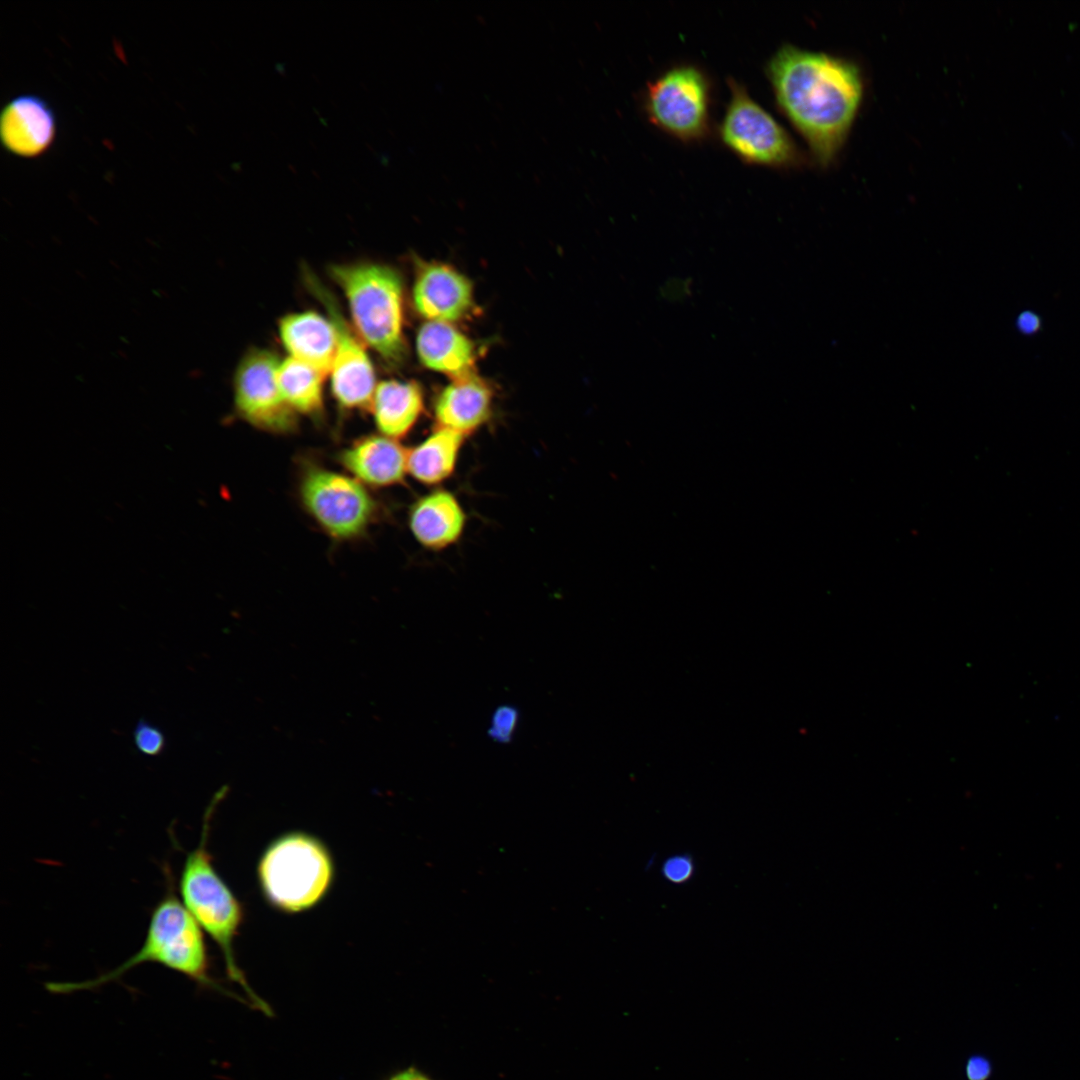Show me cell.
I'll return each mask as SVG.
<instances>
[{"label":"cell","mask_w":1080,"mask_h":1080,"mask_svg":"<svg viewBox=\"0 0 1080 1080\" xmlns=\"http://www.w3.org/2000/svg\"><path fill=\"white\" fill-rule=\"evenodd\" d=\"M133 739L137 750L146 756H158L166 747L161 729L142 718L134 728Z\"/></svg>","instance_id":"44dd1931"},{"label":"cell","mask_w":1080,"mask_h":1080,"mask_svg":"<svg viewBox=\"0 0 1080 1080\" xmlns=\"http://www.w3.org/2000/svg\"><path fill=\"white\" fill-rule=\"evenodd\" d=\"M465 437L436 427L423 441L408 450V474L425 485H438L455 471Z\"/></svg>","instance_id":"d6986e66"},{"label":"cell","mask_w":1080,"mask_h":1080,"mask_svg":"<svg viewBox=\"0 0 1080 1080\" xmlns=\"http://www.w3.org/2000/svg\"><path fill=\"white\" fill-rule=\"evenodd\" d=\"M224 792L219 791L212 800L204 815L200 842L184 861L179 881L181 901L203 932L217 944L229 979L243 989L250 1006L272 1016L271 1007L251 988L237 964L234 943L244 910L217 872L208 849L211 818Z\"/></svg>","instance_id":"7a4b0ae2"},{"label":"cell","mask_w":1080,"mask_h":1080,"mask_svg":"<svg viewBox=\"0 0 1080 1080\" xmlns=\"http://www.w3.org/2000/svg\"><path fill=\"white\" fill-rule=\"evenodd\" d=\"M766 74L778 107L814 159L829 166L845 144L862 102L859 67L846 58L785 44L769 59Z\"/></svg>","instance_id":"6da1fadb"},{"label":"cell","mask_w":1080,"mask_h":1080,"mask_svg":"<svg viewBox=\"0 0 1080 1080\" xmlns=\"http://www.w3.org/2000/svg\"><path fill=\"white\" fill-rule=\"evenodd\" d=\"M519 721L518 710L511 705L499 706L493 713L488 735L499 743H508Z\"/></svg>","instance_id":"7402d4cb"},{"label":"cell","mask_w":1080,"mask_h":1080,"mask_svg":"<svg viewBox=\"0 0 1080 1080\" xmlns=\"http://www.w3.org/2000/svg\"><path fill=\"white\" fill-rule=\"evenodd\" d=\"M1039 326V319L1033 313L1024 312L1018 319V327L1024 333H1033L1039 328Z\"/></svg>","instance_id":"484cf974"},{"label":"cell","mask_w":1080,"mask_h":1080,"mask_svg":"<svg viewBox=\"0 0 1080 1080\" xmlns=\"http://www.w3.org/2000/svg\"><path fill=\"white\" fill-rule=\"evenodd\" d=\"M56 132L55 112L41 96H16L1 111L0 140L15 156L35 158L42 155L53 144Z\"/></svg>","instance_id":"8fae6325"},{"label":"cell","mask_w":1080,"mask_h":1080,"mask_svg":"<svg viewBox=\"0 0 1080 1080\" xmlns=\"http://www.w3.org/2000/svg\"><path fill=\"white\" fill-rule=\"evenodd\" d=\"M145 963L160 964L178 972L201 987L215 989L247 1004L222 988L211 976L204 932L182 901L168 892L152 911L141 947L119 966L93 979L80 982H50L52 993H72L98 988L119 979Z\"/></svg>","instance_id":"3957f363"},{"label":"cell","mask_w":1080,"mask_h":1080,"mask_svg":"<svg viewBox=\"0 0 1080 1080\" xmlns=\"http://www.w3.org/2000/svg\"><path fill=\"white\" fill-rule=\"evenodd\" d=\"M310 283L326 307L336 331V349L329 373L332 393L344 408L370 407L377 383L365 347L343 319L331 295L314 279H310Z\"/></svg>","instance_id":"30bf717a"},{"label":"cell","mask_w":1080,"mask_h":1080,"mask_svg":"<svg viewBox=\"0 0 1080 1080\" xmlns=\"http://www.w3.org/2000/svg\"><path fill=\"white\" fill-rule=\"evenodd\" d=\"M330 275L344 292L358 336L384 360L400 362L405 354L403 285L387 265L361 262L333 265Z\"/></svg>","instance_id":"277c9868"},{"label":"cell","mask_w":1080,"mask_h":1080,"mask_svg":"<svg viewBox=\"0 0 1080 1080\" xmlns=\"http://www.w3.org/2000/svg\"><path fill=\"white\" fill-rule=\"evenodd\" d=\"M730 99L719 126L722 143L739 159L775 168L799 166L804 157L788 132L747 89L728 80Z\"/></svg>","instance_id":"8992f818"},{"label":"cell","mask_w":1080,"mask_h":1080,"mask_svg":"<svg viewBox=\"0 0 1080 1080\" xmlns=\"http://www.w3.org/2000/svg\"><path fill=\"white\" fill-rule=\"evenodd\" d=\"M413 302L418 313L427 320L450 323L471 309L472 284L448 265L428 264L417 275Z\"/></svg>","instance_id":"7c38bea8"},{"label":"cell","mask_w":1080,"mask_h":1080,"mask_svg":"<svg viewBox=\"0 0 1080 1080\" xmlns=\"http://www.w3.org/2000/svg\"><path fill=\"white\" fill-rule=\"evenodd\" d=\"M278 329L289 357L329 375L336 349L330 318L314 311L291 313L281 318Z\"/></svg>","instance_id":"5bb4252c"},{"label":"cell","mask_w":1080,"mask_h":1080,"mask_svg":"<svg viewBox=\"0 0 1080 1080\" xmlns=\"http://www.w3.org/2000/svg\"><path fill=\"white\" fill-rule=\"evenodd\" d=\"M340 460L355 479L370 486L395 485L408 474V449L382 434L354 442L341 453Z\"/></svg>","instance_id":"4fadbf2b"},{"label":"cell","mask_w":1080,"mask_h":1080,"mask_svg":"<svg viewBox=\"0 0 1080 1080\" xmlns=\"http://www.w3.org/2000/svg\"><path fill=\"white\" fill-rule=\"evenodd\" d=\"M694 873V860L688 854L670 856L661 866L663 878L675 885L687 883L694 876Z\"/></svg>","instance_id":"603a6c76"},{"label":"cell","mask_w":1080,"mask_h":1080,"mask_svg":"<svg viewBox=\"0 0 1080 1080\" xmlns=\"http://www.w3.org/2000/svg\"><path fill=\"white\" fill-rule=\"evenodd\" d=\"M317 369L294 358L280 360L277 382L287 404L296 412L318 414L323 408V381Z\"/></svg>","instance_id":"ffe728a7"},{"label":"cell","mask_w":1080,"mask_h":1080,"mask_svg":"<svg viewBox=\"0 0 1080 1080\" xmlns=\"http://www.w3.org/2000/svg\"><path fill=\"white\" fill-rule=\"evenodd\" d=\"M710 96L702 70L678 65L647 84L644 108L658 129L682 142H695L710 130Z\"/></svg>","instance_id":"52a82bcc"},{"label":"cell","mask_w":1080,"mask_h":1080,"mask_svg":"<svg viewBox=\"0 0 1080 1080\" xmlns=\"http://www.w3.org/2000/svg\"><path fill=\"white\" fill-rule=\"evenodd\" d=\"M334 862L326 845L312 834L288 832L274 839L257 866L265 900L284 913H299L317 905L334 880Z\"/></svg>","instance_id":"5b68a950"},{"label":"cell","mask_w":1080,"mask_h":1080,"mask_svg":"<svg viewBox=\"0 0 1080 1080\" xmlns=\"http://www.w3.org/2000/svg\"><path fill=\"white\" fill-rule=\"evenodd\" d=\"M988 1063L980 1057H975L970 1060L967 1067V1074L971 1080H983L989 1073Z\"/></svg>","instance_id":"cb8c5ba5"},{"label":"cell","mask_w":1080,"mask_h":1080,"mask_svg":"<svg viewBox=\"0 0 1080 1080\" xmlns=\"http://www.w3.org/2000/svg\"><path fill=\"white\" fill-rule=\"evenodd\" d=\"M492 393L485 382L473 374L453 379L439 394L434 405L437 427L466 437L478 430L490 417Z\"/></svg>","instance_id":"9a60e30c"},{"label":"cell","mask_w":1080,"mask_h":1080,"mask_svg":"<svg viewBox=\"0 0 1080 1080\" xmlns=\"http://www.w3.org/2000/svg\"><path fill=\"white\" fill-rule=\"evenodd\" d=\"M280 360L271 351L254 349L240 360L233 379L234 406L249 424L272 433L295 429L296 412L284 400L277 382Z\"/></svg>","instance_id":"9c48e42d"},{"label":"cell","mask_w":1080,"mask_h":1080,"mask_svg":"<svg viewBox=\"0 0 1080 1080\" xmlns=\"http://www.w3.org/2000/svg\"><path fill=\"white\" fill-rule=\"evenodd\" d=\"M385 1080H432L424 1072L415 1067H407L392 1073Z\"/></svg>","instance_id":"d4e9b609"},{"label":"cell","mask_w":1080,"mask_h":1080,"mask_svg":"<svg viewBox=\"0 0 1080 1080\" xmlns=\"http://www.w3.org/2000/svg\"><path fill=\"white\" fill-rule=\"evenodd\" d=\"M370 409L379 432L399 440L414 427L423 411V394L410 381L385 380L377 383Z\"/></svg>","instance_id":"ac0fdd59"},{"label":"cell","mask_w":1080,"mask_h":1080,"mask_svg":"<svg viewBox=\"0 0 1080 1080\" xmlns=\"http://www.w3.org/2000/svg\"><path fill=\"white\" fill-rule=\"evenodd\" d=\"M416 349L421 363L453 379L472 374L475 361L471 340L450 323L428 321L418 331Z\"/></svg>","instance_id":"e0dca14e"},{"label":"cell","mask_w":1080,"mask_h":1080,"mask_svg":"<svg viewBox=\"0 0 1080 1080\" xmlns=\"http://www.w3.org/2000/svg\"><path fill=\"white\" fill-rule=\"evenodd\" d=\"M300 497L306 511L331 537L361 535L375 513V502L360 481L311 466L303 474Z\"/></svg>","instance_id":"ba28073f"},{"label":"cell","mask_w":1080,"mask_h":1080,"mask_svg":"<svg viewBox=\"0 0 1080 1080\" xmlns=\"http://www.w3.org/2000/svg\"><path fill=\"white\" fill-rule=\"evenodd\" d=\"M466 515L451 492L437 489L421 497L409 514L410 530L422 546L442 550L455 544L462 536Z\"/></svg>","instance_id":"2e32d148"}]
</instances>
